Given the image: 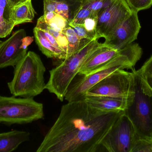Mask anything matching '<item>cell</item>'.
<instances>
[{"mask_svg": "<svg viewBox=\"0 0 152 152\" xmlns=\"http://www.w3.org/2000/svg\"><path fill=\"white\" fill-rule=\"evenodd\" d=\"M124 111H102L84 100L68 102L37 152H95Z\"/></svg>", "mask_w": 152, "mask_h": 152, "instance_id": "1", "label": "cell"}, {"mask_svg": "<svg viewBox=\"0 0 152 152\" xmlns=\"http://www.w3.org/2000/svg\"><path fill=\"white\" fill-rule=\"evenodd\" d=\"M142 50L137 43H132L122 49L121 53L98 69L86 76L75 78L69 87L65 100L68 102L84 100L92 87L118 69H133L141 59Z\"/></svg>", "mask_w": 152, "mask_h": 152, "instance_id": "2", "label": "cell"}, {"mask_svg": "<svg viewBox=\"0 0 152 152\" xmlns=\"http://www.w3.org/2000/svg\"><path fill=\"white\" fill-rule=\"evenodd\" d=\"M46 68L39 55L29 51L14 67L13 78L7 84L15 97L34 98L45 89Z\"/></svg>", "mask_w": 152, "mask_h": 152, "instance_id": "3", "label": "cell"}, {"mask_svg": "<svg viewBox=\"0 0 152 152\" xmlns=\"http://www.w3.org/2000/svg\"><path fill=\"white\" fill-rule=\"evenodd\" d=\"M102 44L96 38L81 40L80 46L77 51L50 70V79L45 85V89L55 94L61 101H63L69 87L78 75L83 62Z\"/></svg>", "mask_w": 152, "mask_h": 152, "instance_id": "4", "label": "cell"}, {"mask_svg": "<svg viewBox=\"0 0 152 152\" xmlns=\"http://www.w3.org/2000/svg\"><path fill=\"white\" fill-rule=\"evenodd\" d=\"M134 75V94L124 113L132 122L136 136L152 139V90L136 70Z\"/></svg>", "mask_w": 152, "mask_h": 152, "instance_id": "5", "label": "cell"}, {"mask_svg": "<svg viewBox=\"0 0 152 152\" xmlns=\"http://www.w3.org/2000/svg\"><path fill=\"white\" fill-rule=\"evenodd\" d=\"M44 117L43 105L33 98L0 95V123L24 125Z\"/></svg>", "mask_w": 152, "mask_h": 152, "instance_id": "6", "label": "cell"}, {"mask_svg": "<svg viewBox=\"0 0 152 152\" xmlns=\"http://www.w3.org/2000/svg\"><path fill=\"white\" fill-rule=\"evenodd\" d=\"M134 73L118 69L89 89L86 97L107 96L130 99L134 96Z\"/></svg>", "mask_w": 152, "mask_h": 152, "instance_id": "7", "label": "cell"}, {"mask_svg": "<svg viewBox=\"0 0 152 152\" xmlns=\"http://www.w3.org/2000/svg\"><path fill=\"white\" fill-rule=\"evenodd\" d=\"M136 136L132 122L124 113L105 135L100 146L109 152H131Z\"/></svg>", "mask_w": 152, "mask_h": 152, "instance_id": "8", "label": "cell"}, {"mask_svg": "<svg viewBox=\"0 0 152 152\" xmlns=\"http://www.w3.org/2000/svg\"><path fill=\"white\" fill-rule=\"evenodd\" d=\"M34 37L27 36L24 29L15 31L5 41H0V69L15 66L26 56Z\"/></svg>", "mask_w": 152, "mask_h": 152, "instance_id": "9", "label": "cell"}, {"mask_svg": "<svg viewBox=\"0 0 152 152\" xmlns=\"http://www.w3.org/2000/svg\"><path fill=\"white\" fill-rule=\"evenodd\" d=\"M132 13L126 0H114L98 14L96 37L106 38Z\"/></svg>", "mask_w": 152, "mask_h": 152, "instance_id": "10", "label": "cell"}, {"mask_svg": "<svg viewBox=\"0 0 152 152\" xmlns=\"http://www.w3.org/2000/svg\"><path fill=\"white\" fill-rule=\"evenodd\" d=\"M141 28L138 12L132 11L131 15L104 38L103 43L120 51L137 39Z\"/></svg>", "mask_w": 152, "mask_h": 152, "instance_id": "11", "label": "cell"}, {"mask_svg": "<svg viewBox=\"0 0 152 152\" xmlns=\"http://www.w3.org/2000/svg\"><path fill=\"white\" fill-rule=\"evenodd\" d=\"M122 50H117L102 43L96 48L85 60L78 75L86 76L108 63L121 53Z\"/></svg>", "mask_w": 152, "mask_h": 152, "instance_id": "12", "label": "cell"}, {"mask_svg": "<svg viewBox=\"0 0 152 152\" xmlns=\"http://www.w3.org/2000/svg\"><path fill=\"white\" fill-rule=\"evenodd\" d=\"M131 99L107 96H86L84 101L97 109L110 112L125 110Z\"/></svg>", "mask_w": 152, "mask_h": 152, "instance_id": "13", "label": "cell"}, {"mask_svg": "<svg viewBox=\"0 0 152 152\" xmlns=\"http://www.w3.org/2000/svg\"><path fill=\"white\" fill-rule=\"evenodd\" d=\"M27 131L12 130L0 134V152H11L17 150L23 142L29 141Z\"/></svg>", "mask_w": 152, "mask_h": 152, "instance_id": "14", "label": "cell"}, {"mask_svg": "<svg viewBox=\"0 0 152 152\" xmlns=\"http://www.w3.org/2000/svg\"><path fill=\"white\" fill-rule=\"evenodd\" d=\"M34 33L37 44L46 57L62 60L66 58V54L60 48L53 45L45 36L42 29L35 27Z\"/></svg>", "mask_w": 152, "mask_h": 152, "instance_id": "15", "label": "cell"}, {"mask_svg": "<svg viewBox=\"0 0 152 152\" xmlns=\"http://www.w3.org/2000/svg\"><path fill=\"white\" fill-rule=\"evenodd\" d=\"M13 7L9 0H0V38L9 36L15 26Z\"/></svg>", "mask_w": 152, "mask_h": 152, "instance_id": "16", "label": "cell"}, {"mask_svg": "<svg viewBox=\"0 0 152 152\" xmlns=\"http://www.w3.org/2000/svg\"><path fill=\"white\" fill-rule=\"evenodd\" d=\"M12 17L14 26L33 21L36 14L32 4V0H26L13 6Z\"/></svg>", "mask_w": 152, "mask_h": 152, "instance_id": "17", "label": "cell"}, {"mask_svg": "<svg viewBox=\"0 0 152 152\" xmlns=\"http://www.w3.org/2000/svg\"><path fill=\"white\" fill-rule=\"evenodd\" d=\"M56 4L55 12L70 22L82 7V0H53Z\"/></svg>", "mask_w": 152, "mask_h": 152, "instance_id": "18", "label": "cell"}, {"mask_svg": "<svg viewBox=\"0 0 152 152\" xmlns=\"http://www.w3.org/2000/svg\"><path fill=\"white\" fill-rule=\"evenodd\" d=\"M62 32L66 37L68 42L67 57L68 58L78 50L80 46L81 40L79 39L75 30L70 26L63 29Z\"/></svg>", "mask_w": 152, "mask_h": 152, "instance_id": "19", "label": "cell"}, {"mask_svg": "<svg viewBox=\"0 0 152 152\" xmlns=\"http://www.w3.org/2000/svg\"><path fill=\"white\" fill-rule=\"evenodd\" d=\"M131 152H152V139L136 136Z\"/></svg>", "mask_w": 152, "mask_h": 152, "instance_id": "20", "label": "cell"}, {"mask_svg": "<svg viewBox=\"0 0 152 152\" xmlns=\"http://www.w3.org/2000/svg\"><path fill=\"white\" fill-rule=\"evenodd\" d=\"M105 0H82V5L88 7L91 11V17L98 18Z\"/></svg>", "mask_w": 152, "mask_h": 152, "instance_id": "21", "label": "cell"}, {"mask_svg": "<svg viewBox=\"0 0 152 152\" xmlns=\"http://www.w3.org/2000/svg\"><path fill=\"white\" fill-rule=\"evenodd\" d=\"M131 10L138 12L152 6V0H126Z\"/></svg>", "mask_w": 152, "mask_h": 152, "instance_id": "22", "label": "cell"}, {"mask_svg": "<svg viewBox=\"0 0 152 152\" xmlns=\"http://www.w3.org/2000/svg\"><path fill=\"white\" fill-rule=\"evenodd\" d=\"M97 20L98 18L88 17L85 20L83 24L84 28L92 39L95 38L98 39L96 37Z\"/></svg>", "mask_w": 152, "mask_h": 152, "instance_id": "23", "label": "cell"}, {"mask_svg": "<svg viewBox=\"0 0 152 152\" xmlns=\"http://www.w3.org/2000/svg\"><path fill=\"white\" fill-rule=\"evenodd\" d=\"M89 17H91V11L88 7L82 5L74 19L69 23L77 25H83L85 20Z\"/></svg>", "mask_w": 152, "mask_h": 152, "instance_id": "24", "label": "cell"}, {"mask_svg": "<svg viewBox=\"0 0 152 152\" xmlns=\"http://www.w3.org/2000/svg\"><path fill=\"white\" fill-rule=\"evenodd\" d=\"M136 71L144 79H146L152 76V55L145 62L142 66Z\"/></svg>", "mask_w": 152, "mask_h": 152, "instance_id": "25", "label": "cell"}, {"mask_svg": "<svg viewBox=\"0 0 152 152\" xmlns=\"http://www.w3.org/2000/svg\"><path fill=\"white\" fill-rule=\"evenodd\" d=\"M69 25L71 27L73 28L80 40L92 39L85 29L83 25H77V24H72L71 23H69Z\"/></svg>", "mask_w": 152, "mask_h": 152, "instance_id": "26", "label": "cell"}, {"mask_svg": "<svg viewBox=\"0 0 152 152\" xmlns=\"http://www.w3.org/2000/svg\"><path fill=\"white\" fill-rule=\"evenodd\" d=\"M51 22L55 24L59 28L63 30L69 26V22L64 17L59 14H55V16L50 21L49 23Z\"/></svg>", "mask_w": 152, "mask_h": 152, "instance_id": "27", "label": "cell"}, {"mask_svg": "<svg viewBox=\"0 0 152 152\" xmlns=\"http://www.w3.org/2000/svg\"><path fill=\"white\" fill-rule=\"evenodd\" d=\"M56 39L60 48L66 54L67 57L68 42L66 37L65 35V34L62 32V33H61L59 35Z\"/></svg>", "mask_w": 152, "mask_h": 152, "instance_id": "28", "label": "cell"}, {"mask_svg": "<svg viewBox=\"0 0 152 152\" xmlns=\"http://www.w3.org/2000/svg\"><path fill=\"white\" fill-rule=\"evenodd\" d=\"M56 10V4L53 0H44V13Z\"/></svg>", "mask_w": 152, "mask_h": 152, "instance_id": "29", "label": "cell"}, {"mask_svg": "<svg viewBox=\"0 0 152 152\" xmlns=\"http://www.w3.org/2000/svg\"><path fill=\"white\" fill-rule=\"evenodd\" d=\"M56 14V12H49L46 13H44V17L46 22L47 23H49L50 21L55 16Z\"/></svg>", "mask_w": 152, "mask_h": 152, "instance_id": "30", "label": "cell"}, {"mask_svg": "<svg viewBox=\"0 0 152 152\" xmlns=\"http://www.w3.org/2000/svg\"><path fill=\"white\" fill-rule=\"evenodd\" d=\"M144 79L145 80V82H146L147 85L152 90V76H151L150 77Z\"/></svg>", "mask_w": 152, "mask_h": 152, "instance_id": "31", "label": "cell"}, {"mask_svg": "<svg viewBox=\"0 0 152 152\" xmlns=\"http://www.w3.org/2000/svg\"><path fill=\"white\" fill-rule=\"evenodd\" d=\"M11 3L12 5L13 6H15L17 4H19L20 3L26 1V0H9Z\"/></svg>", "mask_w": 152, "mask_h": 152, "instance_id": "32", "label": "cell"}]
</instances>
